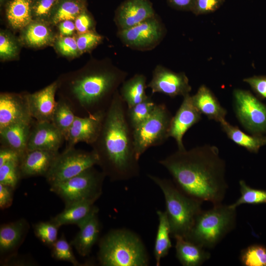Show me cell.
Listing matches in <instances>:
<instances>
[{
	"instance_id": "6da1fadb",
	"label": "cell",
	"mask_w": 266,
	"mask_h": 266,
	"mask_svg": "<svg viewBox=\"0 0 266 266\" xmlns=\"http://www.w3.org/2000/svg\"><path fill=\"white\" fill-rule=\"evenodd\" d=\"M183 193L201 202L222 203L228 185L226 163L218 148L211 145L177 150L159 161Z\"/></svg>"
},
{
	"instance_id": "7a4b0ae2",
	"label": "cell",
	"mask_w": 266,
	"mask_h": 266,
	"mask_svg": "<svg viewBox=\"0 0 266 266\" xmlns=\"http://www.w3.org/2000/svg\"><path fill=\"white\" fill-rule=\"evenodd\" d=\"M126 105L118 90L105 111L98 137L91 145L98 157L97 165L111 181L128 180L140 173Z\"/></svg>"
},
{
	"instance_id": "3957f363",
	"label": "cell",
	"mask_w": 266,
	"mask_h": 266,
	"mask_svg": "<svg viewBox=\"0 0 266 266\" xmlns=\"http://www.w3.org/2000/svg\"><path fill=\"white\" fill-rule=\"evenodd\" d=\"M127 75L112 64L96 65L68 78L60 98L69 104L76 116L105 111Z\"/></svg>"
},
{
	"instance_id": "277c9868",
	"label": "cell",
	"mask_w": 266,
	"mask_h": 266,
	"mask_svg": "<svg viewBox=\"0 0 266 266\" xmlns=\"http://www.w3.org/2000/svg\"><path fill=\"white\" fill-rule=\"evenodd\" d=\"M98 259L103 266H146L149 256L140 237L125 229L110 230L100 240Z\"/></svg>"
},
{
	"instance_id": "5b68a950",
	"label": "cell",
	"mask_w": 266,
	"mask_h": 266,
	"mask_svg": "<svg viewBox=\"0 0 266 266\" xmlns=\"http://www.w3.org/2000/svg\"><path fill=\"white\" fill-rule=\"evenodd\" d=\"M148 177L160 188L164 195L171 236L185 237L202 210V202L183 193L169 179L151 174Z\"/></svg>"
},
{
	"instance_id": "8992f818",
	"label": "cell",
	"mask_w": 266,
	"mask_h": 266,
	"mask_svg": "<svg viewBox=\"0 0 266 266\" xmlns=\"http://www.w3.org/2000/svg\"><path fill=\"white\" fill-rule=\"evenodd\" d=\"M236 208L222 203L202 210L184 237L203 248H214L235 227Z\"/></svg>"
},
{
	"instance_id": "52a82bcc",
	"label": "cell",
	"mask_w": 266,
	"mask_h": 266,
	"mask_svg": "<svg viewBox=\"0 0 266 266\" xmlns=\"http://www.w3.org/2000/svg\"><path fill=\"white\" fill-rule=\"evenodd\" d=\"M105 177L101 170L92 166L70 179L51 185L50 190L59 196L65 205L86 200L96 201L102 194Z\"/></svg>"
},
{
	"instance_id": "ba28073f",
	"label": "cell",
	"mask_w": 266,
	"mask_h": 266,
	"mask_svg": "<svg viewBox=\"0 0 266 266\" xmlns=\"http://www.w3.org/2000/svg\"><path fill=\"white\" fill-rule=\"evenodd\" d=\"M172 117L165 104H157L150 116L133 130L135 154L138 160L147 149L162 145L169 137Z\"/></svg>"
},
{
	"instance_id": "9c48e42d",
	"label": "cell",
	"mask_w": 266,
	"mask_h": 266,
	"mask_svg": "<svg viewBox=\"0 0 266 266\" xmlns=\"http://www.w3.org/2000/svg\"><path fill=\"white\" fill-rule=\"evenodd\" d=\"M98 157L93 150L90 151L66 148L59 153L45 178L52 185L70 179L86 169L97 165Z\"/></svg>"
},
{
	"instance_id": "30bf717a",
	"label": "cell",
	"mask_w": 266,
	"mask_h": 266,
	"mask_svg": "<svg viewBox=\"0 0 266 266\" xmlns=\"http://www.w3.org/2000/svg\"><path fill=\"white\" fill-rule=\"evenodd\" d=\"M236 116L242 127L252 134L266 133V105L249 91L236 89L233 92Z\"/></svg>"
},
{
	"instance_id": "8fae6325",
	"label": "cell",
	"mask_w": 266,
	"mask_h": 266,
	"mask_svg": "<svg viewBox=\"0 0 266 266\" xmlns=\"http://www.w3.org/2000/svg\"><path fill=\"white\" fill-rule=\"evenodd\" d=\"M166 28L157 14L130 28L118 30L117 36L126 46L139 51L153 49L162 41Z\"/></svg>"
},
{
	"instance_id": "7c38bea8",
	"label": "cell",
	"mask_w": 266,
	"mask_h": 266,
	"mask_svg": "<svg viewBox=\"0 0 266 266\" xmlns=\"http://www.w3.org/2000/svg\"><path fill=\"white\" fill-rule=\"evenodd\" d=\"M153 94L162 93L171 98L190 94L192 88L184 72H176L161 65L156 66L147 85Z\"/></svg>"
},
{
	"instance_id": "4fadbf2b",
	"label": "cell",
	"mask_w": 266,
	"mask_h": 266,
	"mask_svg": "<svg viewBox=\"0 0 266 266\" xmlns=\"http://www.w3.org/2000/svg\"><path fill=\"white\" fill-rule=\"evenodd\" d=\"M27 93H1L0 94V130L12 124L32 122Z\"/></svg>"
},
{
	"instance_id": "5bb4252c",
	"label": "cell",
	"mask_w": 266,
	"mask_h": 266,
	"mask_svg": "<svg viewBox=\"0 0 266 266\" xmlns=\"http://www.w3.org/2000/svg\"><path fill=\"white\" fill-rule=\"evenodd\" d=\"M105 111L84 117L76 115L66 139V148L74 147L78 142L90 145L94 143L101 130Z\"/></svg>"
},
{
	"instance_id": "9a60e30c",
	"label": "cell",
	"mask_w": 266,
	"mask_h": 266,
	"mask_svg": "<svg viewBox=\"0 0 266 266\" xmlns=\"http://www.w3.org/2000/svg\"><path fill=\"white\" fill-rule=\"evenodd\" d=\"M156 14L149 0H126L117 7L114 21L118 30L133 27Z\"/></svg>"
},
{
	"instance_id": "2e32d148",
	"label": "cell",
	"mask_w": 266,
	"mask_h": 266,
	"mask_svg": "<svg viewBox=\"0 0 266 266\" xmlns=\"http://www.w3.org/2000/svg\"><path fill=\"white\" fill-rule=\"evenodd\" d=\"M201 119V114L193 102L190 94L183 97L179 108L172 116L169 131V137L175 140L178 150L185 149L183 138L187 131Z\"/></svg>"
},
{
	"instance_id": "e0dca14e",
	"label": "cell",
	"mask_w": 266,
	"mask_h": 266,
	"mask_svg": "<svg viewBox=\"0 0 266 266\" xmlns=\"http://www.w3.org/2000/svg\"><path fill=\"white\" fill-rule=\"evenodd\" d=\"M65 137L50 122H37L34 120L30 133L27 151L42 150L58 151Z\"/></svg>"
},
{
	"instance_id": "ac0fdd59",
	"label": "cell",
	"mask_w": 266,
	"mask_h": 266,
	"mask_svg": "<svg viewBox=\"0 0 266 266\" xmlns=\"http://www.w3.org/2000/svg\"><path fill=\"white\" fill-rule=\"evenodd\" d=\"M58 89L56 81L38 91L27 93L30 113L35 121L51 122L57 102L55 95Z\"/></svg>"
},
{
	"instance_id": "d6986e66",
	"label": "cell",
	"mask_w": 266,
	"mask_h": 266,
	"mask_svg": "<svg viewBox=\"0 0 266 266\" xmlns=\"http://www.w3.org/2000/svg\"><path fill=\"white\" fill-rule=\"evenodd\" d=\"M59 153V151L42 150L27 151L19 164L22 178L40 176L45 177Z\"/></svg>"
},
{
	"instance_id": "ffe728a7",
	"label": "cell",
	"mask_w": 266,
	"mask_h": 266,
	"mask_svg": "<svg viewBox=\"0 0 266 266\" xmlns=\"http://www.w3.org/2000/svg\"><path fill=\"white\" fill-rule=\"evenodd\" d=\"M27 221L21 218L15 221L2 224L0 227V253L10 257L24 241L29 229Z\"/></svg>"
},
{
	"instance_id": "44dd1931",
	"label": "cell",
	"mask_w": 266,
	"mask_h": 266,
	"mask_svg": "<svg viewBox=\"0 0 266 266\" xmlns=\"http://www.w3.org/2000/svg\"><path fill=\"white\" fill-rule=\"evenodd\" d=\"M95 201L86 200L65 205V209L51 218L60 227L63 225L75 224L80 227L93 216L98 214L99 208Z\"/></svg>"
},
{
	"instance_id": "7402d4cb",
	"label": "cell",
	"mask_w": 266,
	"mask_h": 266,
	"mask_svg": "<svg viewBox=\"0 0 266 266\" xmlns=\"http://www.w3.org/2000/svg\"><path fill=\"white\" fill-rule=\"evenodd\" d=\"M49 23L33 20L21 30L19 40L22 45L41 48L53 45L56 35Z\"/></svg>"
},
{
	"instance_id": "603a6c76",
	"label": "cell",
	"mask_w": 266,
	"mask_h": 266,
	"mask_svg": "<svg viewBox=\"0 0 266 266\" xmlns=\"http://www.w3.org/2000/svg\"><path fill=\"white\" fill-rule=\"evenodd\" d=\"M195 106L201 114L205 115L209 119L220 124L226 121L227 110L220 104L211 91L202 85L197 93L192 96Z\"/></svg>"
},
{
	"instance_id": "cb8c5ba5",
	"label": "cell",
	"mask_w": 266,
	"mask_h": 266,
	"mask_svg": "<svg viewBox=\"0 0 266 266\" xmlns=\"http://www.w3.org/2000/svg\"><path fill=\"white\" fill-rule=\"evenodd\" d=\"M174 238L176 256L182 266H200L210 259V253L202 247L181 236L176 235Z\"/></svg>"
},
{
	"instance_id": "d4e9b609",
	"label": "cell",
	"mask_w": 266,
	"mask_h": 266,
	"mask_svg": "<svg viewBox=\"0 0 266 266\" xmlns=\"http://www.w3.org/2000/svg\"><path fill=\"white\" fill-rule=\"evenodd\" d=\"M34 121L18 123L0 129V145L9 147L23 155L27 151L28 139Z\"/></svg>"
},
{
	"instance_id": "484cf974",
	"label": "cell",
	"mask_w": 266,
	"mask_h": 266,
	"mask_svg": "<svg viewBox=\"0 0 266 266\" xmlns=\"http://www.w3.org/2000/svg\"><path fill=\"white\" fill-rule=\"evenodd\" d=\"M79 228V232L70 244L80 255L85 257L89 254L99 239L100 225L98 214L93 216Z\"/></svg>"
},
{
	"instance_id": "4316f807",
	"label": "cell",
	"mask_w": 266,
	"mask_h": 266,
	"mask_svg": "<svg viewBox=\"0 0 266 266\" xmlns=\"http://www.w3.org/2000/svg\"><path fill=\"white\" fill-rule=\"evenodd\" d=\"M33 0H9L5 4V16L10 26L21 30L33 20Z\"/></svg>"
},
{
	"instance_id": "83f0119b",
	"label": "cell",
	"mask_w": 266,
	"mask_h": 266,
	"mask_svg": "<svg viewBox=\"0 0 266 266\" xmlns=\"http://www.w3.org/2000/svg\"><path fill=\"white\" fill-rule=\"evenodd\" d=\"M146 88V77L142 74H135L123 82L119 91L127 107H131L148 98Z\"/></svg>"
},
{
	"instance_id": "f1b7e54d",
	"label": "cell",
	"mask_w": 266,
	"mask_h": 266,
	"mask_svg": "<svg viewBox=\"0 0 266 266\" xmlns=\"http://www.w3.org/2000/svg\"><path fill=\"white\" fill-rule=\"evenodd\" d=\"M220 125L229 138L250 152L257 153L261 147L266 145V136L247 134L226 120L221 123Z\"/></svg>"
},
{
	"instance_id": "f546056e",
	"label": "cell",
	"mask_w": 266,
	"mask_h": 266,
	"mask_svg": "<svg viewBox=\"0 0 266 266\" xmlns=\"http://www.w3.org/2000/svg\"><path fill=\"white\" fill-rule=\"evenodd\" d=\"M159 224L155 241L154 255L157 266H160L161 260L168 254L172 247L170 236V228L166 211L157 210Z\"/></svg>"
},
{
	"instance_id": "4dcf8cb0",
	"label": "cell",
	"mask_w": 266,
	"mask_h": 266,
	"mask_svg": "<svg viewBox=\"0 0 266 266\" xmlns=\"http://www.w3.org/2000/svg\"><path fill=\"white\" fill-rule=\"evenodd\" d=\"M86 1L81 0H58L51 13L49 23L57 25L65 20H73L86 9Z\"/></svg>"
},
{
	"instance_id": "1f68e13d",
	"label": "cell",
	"mask_w": 266,
	"mask_h": 266,
	"mask_svg": "<svg viewBox=\"0 0 266 266\" xmlns=\"http://www.w3.org/2000/svg\"><path fill=\"white\" fill-rule=\"evenodd\" d=\"M76 115L69 104L60 98L57 101L51 122L61 132L66 139Z\"/></svg>"
},
{
	"instance_id": "d6a6232c",
	"label": "cell",
	"mask_w": 266,
	"mask_h": 266,
	"mask_svg": "<svg viewBox=\"0 0 266 266\" xmlns=\"http://www.w3.org/2000/svg\"><path fill=\"white\" fill-rule=\"evenodd\" d=\"M157 104L150 97L142 102L126 109L128 121L133 130L145 121L152 114Z\"/></svg>"
},
{
	"instance_id": "836d02e7",
	"label": "cell",
	"mask_w": 266,
	"mask_h": 266,
	"mask_svg": "<svg viewBox=\"0 0 266 266\" xmlns=\"http://www.w3.org/2000/svg\"><path fill=\"white\" fill-rule=\"evenodd\" d=\"M240 197L230 206L233 208L243 204H258L266 203V191L254 189L247 185L243 180L239 181Z\"/></svg>"
},
{
	"instance_id": "e575fe53",
	"label": "cell",
	"mask_w": 266,
	"mask_h": 266,
	"mask_svg": "<svg viewBox=\"0 0 266 266\" xmlns=\"http://www.w3.org/2000/svg\"><path fill=\"white\" fill-rule=\"evenodd\" d=\"M22 45L19 39L16 38L9 31L0 30V59L7 61L16 58Z\"/></svg>"
},
{
	"instance_id": "d590c367",
	"label": "cell",
	"mask_w": 266,
	"mask_h": 266,
	"mask_svg": "<svg viewBox=\"0 0 266 266\" xmlns=\"http://www.w3.org/2000/svg\"><path fill=\"white\" fill-rule=\"evenodd\" d=\"M239 260L244 266H266V247L251 245L241 251Z\"/></svg>"
},
{
	"instance_id": "8d00e7d4",
	"label": "cell",
	"mask_w": 266,
	"mask_h": 266,
	"mask_svg": "<svg viewBox=\"0 0 266 266\" xmlns=\"http://www.w3.org/2000/svg\"><path fill=\"white\" fill-rule=\"evenodd\" d=\"M33 228L36 237L50 248L58 239L60 227L51 219L49 221L38 222Z\"/></svg>"
},
{
	"instance_id": "74e56055",
	"label": "cell",
	"mask_w": 266,
	"mask_h": 266,
	"mask_svg": "<svg viewBox=\"0 0 266 266\" xmlns=\"http://www.w3.org/2000/svg\"><path fill=\"white\" fill-rule=\"evenodd\" d=\"M51 249V255L55 259L69 262L75 266L81 265L74 255L71 244L68 242L64 234L58 238Z\"/></svg>"
},
{
	"instance_id": "f35d334b",
	"label": "cell",
	"mask_w": 266,
	"mask_h": 266,
	"mask_svg": "<svg viewBox=\"0 0 266 266\" xmlns=\"http://www.w3.org/2000/svg\"><path fill=\"white\" fill-rule=\"evenodd\" d=\"M19 164L11 162L0 166V184L15 189L22 178Z\"/></svg>"
},
{
	"instance_id": "ab89813d",
	"label": "cell",
	"mask_w": 266,
	"mask_h": 266,
	"mask_svg": "<svg viewBox=\"0 0 266 266\" xmlns=\"http://www.w3.org/2000/svg\"><path fill=\"white\" fill-rule=\"evenodd\" d=\"M53 45L57 51L63 56L73 58L80 55L76 35L56 36Z\"/></svg>"
},
{
	"instance_id": "60d3db41",
	"label": "cell",
	"mask_w": 266,
	"mask_h": 266,
	"mask_svg": "<svg viewBox=\"0 0 266 266\" xmlns=\"http://www.w3.org/2000/svg\"><path fill=\"white\" fill-rule=\"evenodd\" d=\"M58 0H33V19L49 23L52 11Z\"/></svg>"
},
{
	"instance_id": "b9f144b4",
	"label": "cell",
	"mask_w": 266,
	"mask_h": 266,
	"mask_svg": "<svg viewBox=\"0 0 266 266\" xmlns=\"http://www.w3.org/2000/svg\"><path fill=\"white\" fill-rule=\"evenodd\" d=\"M76 37L80 55L91 51L101 42L103 38L95 31L77 34Z\"/></svg>"
},
{
	"instance_id": "7bdbcfd3",
	"label": "cell",
	"mask_w": 266,
	"mask_h": 266,
	"mask_svg": "<svg viewBox=\"0 0 266 266\" xmlns=\"http://www.w3.org/2000/svg\"><path fill=\"white\" fill-rule=\"evenodd\" d=\"M224 0H195L192 12L196 15L206 14L217 10Z\"/></svg>"
},
{
	"instance_id": "ee69618b",
	"label": "cell",
	"mask_w": 266,
	"mask_h": 266,
	"mask_svg": "<svg viewBox=\"0 0 266 266\" xmlns=\"http://www.w3.org/2000/svg\"><path fill=\"white\" fill-rule=\"evenodd\" d=\"M77 34L95 31V23L91 14L85 9L74 20Z\"/></svg>"
},
{
	"instance_id": "f6af8a7d",
	"label": "cell",
	"mask_w": 266,
	"mask_h": 266,
	"mask_svg": "<svg viewBox=\"0 0 266 266\" xmlns=\"http://www.w3.org/2000/svg\"><path fill=\"white\" fill-rule=\"evenodd\" d=\"M260 98L266 100V76L259 75L247 77L243 79Z\"/></svg>"
},
{
	"instance_id": "bcb514c9",
	"label": "cell",
	"mask_w": 266,
	"mask_h": 266,
	"mask_svg": "<svg viewBox=\"0 0 266 266\" xmlns=\"http://www.w3.org/2000/svg\"><path fill=\"white\" fill-rule=\"evenodd\" d=\"M23 156L17 151L7 146L0 145V166L11 162H20Z\"/></svg>"
},
{
	"instance_id": "7dc6e473",
	"label": "cell",
	"mask_w": 266,
	"mask_h": 266,
	"mask_svg": "<svg viewBox=\"0 0 266 266\" xmlns=\"http://www.w3.org/2000/svg\"><path fill=\"white\" fill-rule=\"evenodd\" d=\"M12 187L0 184V208L6 209L11 206L13 200V191Z\"/></svg>"
},
{
	"instance_id": "c3c4849f",
	"label": "cell",
	"mask_w": 266,
	"mask_h": 266,
	"mask_svg": "<svg viewBox=\"0 0 266 266\" xmlns=\"http://www.w3.org/2000/svg\"><path fill=\"white\" fill-rule=\"evenodd\" d=\"M58 26L60 35L72 36L77 33L74 22L73 20H65L59 23Z\"/></svg>"
},
{
	"instance_id": "681fc988",
	"label": "cell",
	"mask_w": 266,
	"mask_h": 266,
	"mask_svg": "<svg viewBox=\"0 0 266 266\" xmlns=\"http://www.w3.org/2000/svg\"><path fill=\"white\" fill-rule=\"evenodd\" d=\"M172 7L179 10L192 11L195 0H167Z\"/></svg>"
},
{
	"instance_id": "f907efd6",
	"label": "cell",
	"mask_w": 266,
	"mask_h": 266,
	"mask_svg": "<svg viewBox=\"0 0 266 266\" xmlns=\"http://www.w3.org/2000/svg\"><path fill=\"white\" fill-rule=\"evenodd\" d=\"M8 0H0V6H2L3 4H6Z\"/></svg>"
},
{
	"instance_id": "816d5d0a",
	"label": "cell",
	"mask_w": 266,
	"mask_h": 266,
	"mask_svg": "<svg viewBox=\"0 0 266 266\" xmlns=\"http://www.w3.org/2000/svg\"><path fill=\"white\" fill-rule=\"evenodd\" d=\"M83 0V1H85V0Z\"/></svg>"
}]
</instances>
